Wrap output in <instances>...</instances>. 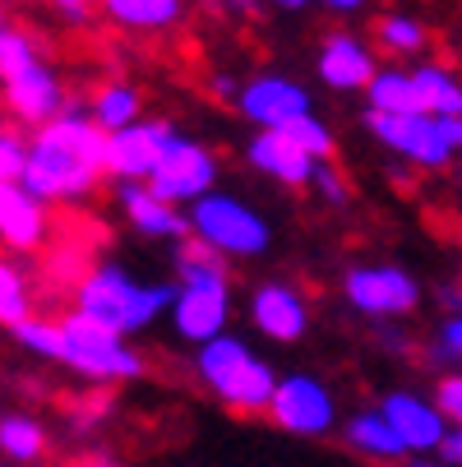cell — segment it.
Instances as JSON below:
<instances>
[{
    "mask_svg": "<svg viewBox=\"0 0 462 467\" xmlns=\"http://www.w3.org/2000/svg\"><path fill=\"white\" fill-rule=\"evenodd\" d=\"M107 181V130L88 116V107H65L56 120L28 135V171L24 185L56 209L88 204Z\"/></svg>",
    "mask_w": 462,
    "mask_h": 467,
    "instance_id": "cell-1",
    "label": "cell"
},
{
    "mask_svg": "<svg viewBox=\"0 0 462 467\" xmlns=\"http://www.w3.org/2000/svg\"><path fill=\"white\" fill-rule=\"evenodd\" d=\"M171 296H176V283H139L120 259H102L75 283L70 310L102 319L107 328L125 333V338H139L158 319H167Z\"/></svg>",
    "mask_w": 462,
    "mask_h": 467,
    "instance_id": "cell-2",
    "label": "cell"
},
{
    "mask_svg": "<svg viewBox=\"0 0 462 467\" xmlns=\"http://www.w3.org/2000/svg\"><path fill=\"white\" fill-rule=\"evenodd\" d=\"M194 379H200L218 403L236 417H269V398L278 389V366L259 357L241 333H218V338L194 348Z\"/></svg>",
    "mask_w": 462,
    "mask_h": 467,
    "instance_id": "cell-3",
    "label": "cell"
},
{
    "mask_svg": "<svg viewBox=\"0 0 462 467\" xmlns=\"http://www.w3.org/2000/svg\"><path fill=\"white\" fill-rule=\"evenodd\" d=\"M60 366L93 384H135L149 370L144 352L125 333L107 328L84 310H70L60 319Z\"/></svg>",
    "mask_w": 462,
    "mask_h": 467,
    "instance_id": "cell-4",
    "label": "cell"
},
{
    "mask_svg": "<svg viewBox=\"0 0 462 467\" xmlns=\"http://www.w3.org/2000/svg\"><path fill=\"white\" fill-rule=\"evenodd\" d=\"M190 236L209 241L227 259H259L273 245V227L231 190H209L190 204Z\"/></svg>",
    "mask_w": 462,
    "mask_h": 467,
    "instance_id": "cell-5",
    "label": "cell"
},
{
    "mask_svg": "<svg viewBox=\"0 0 462 467\" xmlns=\"http://www.w3.org/2000/svg\"><path fill=\"white\" fill-rule=\"evenodd\" d=\"M343 301L375 324H393V319H412L426 301V287L412 269L393 259H361L343 274Z\"/></svg>",
    "mask_w": 462,
    "mask_h": 467,
    "instance_id": "cell-6",
    "label": "cell"
},
{
    "mask_svg": "<svg viewBox=\"0 0 462 467\" xmlns=\"http://www.w3.org/2000/svg\"><path fill=\"white\" fill-rule=\"evenodd\" d=\"M365 130L375 144H384L393 158H403L421 171H448L457 162V149L444 135V120L430 111H370L365 107Z\"/></svg>",
    "mask_w": 462,
    "mask_h": 467,
    "instance_id": "cell-7",
    "label": "cell"
},
{
    "mask_svg": "<svg viewBox=\"0 0 462 467\" xmlns=\"http://www.w3.org/2000/svg\"><path fill=\"white\" fill-rule=\"evenodd\" d=\"M269 421L287 435H301V440H323L334 435L343 412H338V393L328 389L314 370H292V375H278V389L269 398Z\"/></svg>",
    "mask_w": 462,
    "mask_h": 467,
    "instance_id": "cell-8",
    "label": "cell"
},
{
    "mask_svg": "<svg viewBox=\"0 0 462 467\" xmlns=\"http://www.w3.org/2000/svg\"><path fill=\"white\" fill-rule=\"evenodd\" d=\"M231 315H236V292H231V274H213V278H185L176 283V296H171V310H167V324L180 343L200 348L218 333L231 328Z\"/></svg>",
    "mask_w": 462,
    "mask_h": 467,
    "instance_id": "cell-9",
    "label": "cell"
},
{
    "mask_svg": "<svg viewBox=\"0 0 462 467\" xmlns=\"http://www.w3.org/2000/svg\"><path fill=\"white\" fill-rule=\"evenodd\" d=\"M218 171H222L218 153H213L204 140L180 135V130H176V135L167 140V149H162V158H158L153 171H149V185H153L162 199H171V204L190 209L200 194L218 190Z\"/></svg>",
    "mask_w": 462,
    "mask_h": 467,
    "instance_id": "cell-10",
    "label": "cell"
},
{
    "mask_svg": "<svg viewBox=\"0 0 462 467\" xmlns=\"http://www.w3.org/2000/svg\"><path fill=\"white\" fill-rule=\"evenodd\" d=\"M231 107H236L241 120L254 125V130H278V125H287V120L314 111V93H310L301 79H292V75L259 70V75H250V79L241 84V93H236Z\"/></svg>",
    "mask_w": 462,
    "mask_h": 467,
    "instance_id": "cell-11",
    "label": "cell"
},
{
    "mask_svg": "<svg viewBox=\"0 0 462 467\" xmlns=\"http://www.w3.org/2000/svg\"><path fill=\"white\" fill-rule=\"evenodd\" d=\"M171 135H176V120H167V116H139L135 125L111 130L107 135V181H149V171L162 158Z\"/></svg>",
    "mask_w": 462,
    "mask_h": 467,
    "instance_id": "cell-12",
    "label": "cell"
},
{
    "mask_svg": "<svg viewBox=\"0 0 462 467\" xmlns=\"http://www.w3.org/2000/svg\"><path fill=\"white\" fill-rule=\"evenodd\" d=\"M379 60H375V47L352 33V28H328L319 37V51H314V75L323 88L334 93H365V84L375 79Z\"/></svg>",
    "mask_w": 462,
    "mask_h": 467,
    "instance_id": "cell-13",
    "label": "cell"
},
{
    "mask_svg": "<svg viewBox=\"0 0 462 467\" xmlns=\"http://www.w3.org/2000/svg\"><path fill=\"white\" fill-rule=\"evenodd\" d=\"M245 315H250L254 333H263L269 343H282V348L301 343L310 333V301L292 283H254Z\"/></svg>",
    "mask_w": 462,
    "mask_h": 467,
    "instance_id": "cell-14",
    "label": "cell"
},
{
    "mask_svg": "<svg viewBox=\"0 0 462 467\" xmlns=\"http://www.w3.org/2000/svg\"><path fill=\"white\" fill-rule=\"evenodd\" d=\"M0 88H5V107L19 125H46L56 120L65 107H70V88H65V79L51 70V65L37 56L33 65H24V70H15L10 79H0Z\"/></svg>",
    "mask_w": 462,
    "mask_h": 467,
    "instance_id": "cell-15",
    "label": "cell"
},
{
    "mask_svg": "<svg viewBox=\"0 0 462 467\" xmlns=\"http://www.w3.org/2000/svg\"><path fill=\"white\" fill-rule=\"evenodd\" d=\"M116 185V204H120V218L135 227L139 236L149 241H185L190 236V209L162 199L149 181H111Z\"/></svg>",
    "mask_w": 462,
    "mask_h": 467,
    "instance_id": "cell-16",
    "label": "cell"
},
{
    "mask_svg": "<svg viewBox=\"0 0 462 467\" xmlns=\"http://www.w3.org/2000/svg\"><path fill=\"white\" fill-rule=\"evenodd\" d=\"M51 241V204L24 181H0V245L10 254H37Z\"/></svg>",
    "mask_w": 462,
    "mask_h": 467,
    "instance_id": "cell-17",
    "label": "cell"
},
{
    "mask_svg": "<svg viewBox=\"0 0 462 467\" xmlns=\"http://www.w3.org/2000/svg\"><path fill=\"white\" fill-rule=\"evenodd\" d=\"M379 408H384V417L393 421V431L403 435L407 453H435L439 440H444V431L453 426L435 398H426V393H416V389H388V393L379 398Z\"/></svg>",
    "mask_w": 462,
    "mask_h": 467,
    "instance_id": "cell-18",
    "label": "cell"
},
{
    "mask_svg": "<svg viewBox=\"0 0 462 467\" xmlns=\"http://www.w3.org/2000/svg\"><path fill=\"white\" fill-rule=\"evenodd\" d=\"M338 435H343V444H347L356 458H365V462H375V467H398L403 458H412L407 444H403V435L393 431V421L384 417L379 403L352 408V412L338 421Z\"/></svg>",
    "mask_w": 462,
    "mask_h": 467,
    "instance_id": "cell-19",
    "label": "cell"
},
{
    "mask_svg": "<svg viewBox=\"0 0 462 467\" xmlns=\"http://www.w3.org/2000/svg\"><path fill=\"white\" fill-rule=\"evenodd\" d=\"M245 162L259 171V176H269L287 190H305L310 185V171L319 158H310L287 130H254L250 144H245Z\"/></svg>",
    "mask_w": 462,
    "mask_h": 467,
    "instance_id": "cell-20",
    "label": "cell"
},
{
    "mask_svg": "<svg viewBox=\"0 0 462 467\" xmlns=\"http://www.w3.org/2000/svg\"><path fill=\"white\" fill-rule=\"evenodd\" d=\"M98 10L111 28L135 33V37H162L180 28L185 0H98Z\"/></svg>",
    "mask_w": 462,
    "mask_h": 467,
    "instance_id": "cell-21",
    "label": "cell"
},
{
    "mask_svg": "<svg viewBox=\"0 0 462 467\" xmlns=\"http://www.w3.org/2000/svg\"><path fill=\"white\" fill-rule=\"evenodd\" d=\"M412 84H416V102L430 116H462V75L453 65L439 60H421L412 65Z\"/></svg>",
    "mask_w": 462,
    "mask_h": 467,
    "instance_id": "cell-22",
    "label": "cell"
},
{
    "mask_svg": "<svg viewBox=\"0 0 462 467\" xmlns=\"http://www.w3.org/2000/svg\"><path fill=\"white\" fill-rule=\"evenodd\" d=\"M88 116L107 130V135H111V130H120V125H135L144 116V88L129 84V79H107V84L93 88Z\"/></svg>",
    "mask_w": 462,
    "mask_h": 467,
    "instance_id": "cell-23",
    "label": "cell"
},
{
    "mask_svg": "<svg viewBox=\"0 0 462 467\" xmlns=\"http://www.w3.org/2000/svg\"><path fill=\"white\" fill-rule=\"evenodd\" d=\"M375 42H379V51H388V56L412 60V56H421V51L430 47V28H426L416 15H407V10H388V15H379V24H375Z\"/></svg>",
    "mask_w": 462,
    "mask_h": 467,
    "instance_id": "cell-24",
    "label": "cell"
},
{
    "mask_svg": "<svg viewBox=\"0 0 462 467\" xmlns=\"http://www.w3.org/2000/svg\"><path fill=\"white\" fill-rule=\"evenodd\" d=\"M365 107L370 111H421L412 70H403V65H379L375 79L365 84Z\"/></svg>",
    "mask_w": 462,
    "mask_h": 467,
    "instance_id": "cell-25",
    "label": "cell"
},
{
    "mask_svg": "<svg viewBox=\"0 0 462 467\" xmlns=\"http://www.w3.org/2000/svg\"><path fill=\"white\" fill-rule=\"evenodd\" d=\"M46 444H51V435L37 417H28V412L0 417V453H5L10 462H37L46 453Z\"/></svg>",
    "mask_w": 462,
    "mask_h": 467,
    "instance_id": "cell-26",
    "label": "cell"
},
{
    "mask_svg": "<svg viewBox=\"0 0 462 467\" xmlns=\"http://www.w3.org/2000/svg\"><path fill=\"white\" fill-rule=\"evenodd\" d=\"M33 315V278L19 259H0V324L15 328Z\"/></svg>",
    "mask_w": 462,
    "mask_h": 467,
    "instance_id": "cell-27",
    "label": "cell"
},
{
    "mask_svg": "<svg viewBox=\"0 0 462 467\" xmlns=\"http://www.w3.org/2000/svg\"><path fill=\"white\" fill-rule=\"evenodd\" d=\"M15 343L28 352V357H42V361H56L60 366V319H46V315H28L15 324Z\"/></svg>",
    "mask_w": 462,
    "mask_h": 467,
    "instance_id": "cell-28",
    "label": "cell"
},
{
    "mask_svg": "<svg viewBox=\"0 0 462 467\" xmlns=\"http://www.w3.org/2000/svg\"><path fill=\"white\" fill-rule=\"evenodd\" d=\"M37 56H42V51H37V42H33L28 28H19V24H10V19H0V79H10L15 70L33 65Z\"/></svg>",
    "mask_w": 462,
    "mask_h": 467,
    "instance_id": "cell-29",
    "label": "cell"
},
{
    "mask_svg": "<svg viewBox=\"0 0 462 467\" xmlns=\"http://www.w3.org/2000/svg\"><path fill=\"white\" fill-rule=\"evenodd\" d=\"M278 130H287V135H292L310 158H319V162L338 153V135H334V130H328L314 111H305V116H296V120H287V125H278Z\"/></svg>",
    "mask_w": 462,
    "mask_h": 467,
    "instance_id": "cell-30",
    "label": "cell"
},
{
    "mask_svg": "<svg viewBox=\"0 0 462 467\" xmlns=\"http://www.w3.org/2000/svg\"><path fill=\"white\" fill-rule=\"evenodd\" d=\"M421 357H426V366H430L435 375L462 366V310H457V315H444V324H439V333H435V343H430Z\"/></svg>",
    "mask_w": 462,
    "mask_h": 467,
    "instance_id": "cell-31",
    "label": "cell"
},
{
    "mask_svg": "<svg viewBox=\"0 0 462 467\" xmlns=\"http://www.w3.org/2000/svg\"><path fill=\"white\" fill-rule=\"evenodd\" d=\"M319 204H328V209H347L352 204V185H347V176L334 167V158H323V162H314V171H310V185H305Z\"/></svg>",
    "mask_w": 462,
    "mask_h": 467,
    "instance_id": "cell-32",
    "label": "cell"
},
{
    "mask_svg": "<svg viewBox=\"0 0 462 467\" xmlns=\"http://www.w3.org/2000/svg\"><path fill=\"white\" fill-rule=\"evenodd\" d=\"M28 171V135L0 125V181H24Z\"/></svg>",
    "mask_w": 462,
    "mask_h": 467,
    "instance_id": "cell-33",
    "label": "cell"
},
{
    "mask_svg": "<svg viewBox=\"0 0 462 467\" xmlns=\"http://www.w3.org/2000/svg\"><path fill=\"white\" fill-rule=\"evenodd\" d=\"M435 403L444 408V417H448L453 426H462V370H457V366L435 375Z\"/></svg>",
    "mask_w": 462,
    "mask_h": 467,
    "instance_id": "cell-34",
    "label": "cell"
},
{
    "mask_svg": "<svg viewBox=\"0 0 462 467\" xmlns=\"http://www.w3.org/2000/svg\"><path fill=\"white\" fill-rule=\"evenodd\" d=\"M46 5H51V15H56V19L75 24V28H84V24H93L98 0H46Z\"/></svg>",
    "mask_w": 462,
    "mask_h": 467,
    "instance_id": "cell-35",
    "label": "cell"
},
{
    "mask_svg": "<svg viewBox=\"0 0 462 467\" xmlns=\"http://www.w3.org/2000/svg\"><path fill=\"white\" fill-rule=\"evenodd\" d=\"M435 458H439L444 467H462V426H448V431H444Z\"/></svg>",
    "mask_w": 462,
    "mask_h": 467,
    "instance_id": "cell-36",
    "label": "cell"
},
{
    "mask_svg": "<svg viewBox=\"0 0 462 467\" xmlns=\"http://www.w3.org/2000/svg\"><path fill=\"white\" fill-rule=\"evenodd\" d=\"M241 84H245V79H236V75H213V79H209V93H213L218 102H236Z\"/></svg>",
    "mask_w": 462,
    "mask_h": 467,
    "instance_id": "cell-37",
    "label": "cell"
},
{
    "mask_svg": "<svg viewBox=\"0 0 462 467\" xmlns=\"http://www.w3.org/2000/svg\"><path fill=\"white\" fill-rule=\"evenodd\" d=\"M314 5H323L328 15H343V19H347V15H361L370 0H314Z\"/></svg>",
    "mask_w": 462,
    "mask_h": 467,
    "instance_id": "cell-38",
    "label": "cell"
},
{
    "mask_svg": "<svg viewBox=\"0 0 462 467\" xmlns=\"http://www.w3.org/2000/svg\"><path fill=\"white\" fill-rule=\"evenodd\" d=\"M435 301H439V310L457 315V310H462V283H457V287H448V283H444V287H435Z\"/></svg>",
    "mask_w": 462,
    "mask_h": 467,
    "instance_id": "cell-39",
    "label": "cell"
},
{
    "mask_svg": "<svg viewBox=\"0 0 462 467\" xmlns=\"http://www.w3.org/2000/svg\"><path fill=\"white\" fill-rule=\"evenodd\" d=\"M218 5H222L227 15H236V19H254L263 0H218Z\"/></svg>",
    "mask_w": 462,
    "mask_h": 467,
    "instance_id": "cell-40",
    "label": "cell"
},
{
    "mask_svg": "<svg viewBox=\"0 0 462 467\" xmlns=\"http://www.w3.org/2000/svg\"><path fill=\"white\" fill-rule=\"evenodd\" d=\"M444 120V135H448V144L457 149V158H462V116H439Z\"/></svg>",
    "mask_w": 462,
    "mask_h": 467,
    "instance_id": "cell-41",
    "label": "cell"
},
{
    "mask_svg": "<svg viewBox=\"0 0 462 467\" xmlns=\"http://www.w3.org/2000/svg\"><path fill=\"white\" fill-rule=\"evenodd\" d=\"M273 10H282V15H301V10H310L314 0H269Z\"/></svg>",
    "mask_w": 462,
    "mask_h": 467,
    "instance_id": "cell-42",
    "label": "cell"
},
{
    "mask_svg": "<svg viewBox=\"0 0 462 467\" xmlns=\"http://www.w3.org/2000/svg\"><path fill=\"white\" fill-rule=\"evenodd\" d=\"M398 467H444V462H439L435 453H412V458H403Z\"/></svg>",
    "mask_w": 462,
    "mask_h": 467,
    "instance_id": "cell-43",
    "label": "cell"
},
{
    "mask_svg": "<svg viewBox=\"0 0 462 467\" xmlns=\"http://www.w3.org/2000/svg\"><path fill=\"white\" fill-rule=\"evenodd\" d=\"M79 467H120V462H116V458H107V453H88Z\"/></svg>",
    "mask_w": 462,
    "mask_h": 467,
    "instance_id": "cell-44",
    "label": "cell"
},
{
    "mask_svg": "<svg viewBox=\"0 0 462 467\" xmlns=\"http://www.w3.org/2000/svg\"><path fill=\"white\" fill-rule=\"evenodd\" d=\"M453 176H457V185H462V158H457V162H453Z\"/></svg>",
    "mask_w": 462,
    "mask_h": 467,
    "instance_id": "cell-45",
    "label": "cell"
},
{
    "mask_svg": "<svg viewBox=\"0 0 462 467\" xmlns=\"http://www.w3.org/2000/svg\"><path fill=\"white\" fill-rule=\"evenodd\" d=\"M457 283H462V274H457Z\"/></svg>",
    "mask_w": 462,
    "mask_h": 467,
    "instance_id": "cell-46",
    "label": "cell"
}]
</instances>
